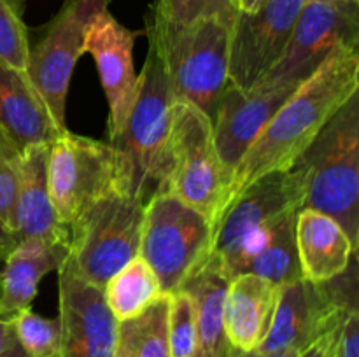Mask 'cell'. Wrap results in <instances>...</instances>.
<instances>
[{
  "mask_svg": "<svg viewBox=\"0 0 359 357\" xmlns=\"http://www.w3.org/2000/svg\"><path fill=\"white\" fill-rule=\"evenodd\" d=\"M358 90L359 49L339 48L297 88L245 150L224 189L217 223L258 178L272 172L290 170Z\"/></svg>",
  "mask_w": 359,
  "mask_h": 357,
  "instance_id": "obj_1",
  "label": "cell"
},
{
  "mask_svg": "<svg viewBox=\"0 0 359 357\" xmlns=\"http://www.w3.org/2000/svg\"><path fill=\"white\" fill-rule=\"evenodd\" d=\"M174 104L161 58L147 46L135 104L119 135L109 142L118 156L121 189L144 205L167 186Z\"/></svg>",
  "mask_w": 359,
  "mask_h": 357,
  "instance_id": "obj_2",
  "label": "cell"
},
{
  "mask_svg": "<svg viewBox=\"0 0 359 357\" xmlns=\"http://www.w3.org/2000/svg\"><path fill=\"white\" fill-rule=\"evenodd\" d=\"M146 34L163 63L174 100L195 105L212 119L228 84L230 21L172 23L149 6Z\"/></svg>",
  "mask_w": 359,
  "mask_h": 357,
  "instance_id": "obj_3",
  "label": "cell"
},
{
  "mask_svg": "<svg viewBox=\"0 0 359 357\" xmlns=\"http://www.w3.org/2000/svg\"><path fill=\"white\" fill-rule=\"evenodd\" d=\"M305 178L302 209L328 214L358 251L359 241V93L333 115L294 163Z\"/></svg>",
  "mask_w": 359,
  "mask_h": 357,
  "instance_id": "obj_4",
  "label": "cell"
},
{
  "mask_svg": "<svg viewBox=\"0 0 359 357\" xmlns=\"http://www.w3.org/2000/svg\"><path fill=\"white\" fill-rule=\"evenodd\" d=\"M144 206L114 189L74 219L67 259L81 279L104 289L114 273L139 255Z\"/></svg>",
  "mask_w": 359,
  "mask_h": 357,
  "instance_id": "obj_5",
  "label": "cell"
},
{
  "mask_svg": "<svg viewBox=\"0 0 359 357\" xmlns=\"http://www.w3.org/2000/svg\"><path fill=\"white\" fill-rule=\"evenodd\" d=\"M210 226L174 192L161 191L144 206L139 255L151 266L161 290L170 294L207 258Z\"/></svg>",
  "mask_w": 359,
  "mask_h": 357,
  "instance_id": "obj_6",
  "label": "cell"
},
{
  "mask_svg": "<svg viewBox=\"0 0 359 357\" xmlns=\"http://www.w3.org/2000/svg\"><path fill=\"white\" fill-rule=\"evenodd\" d=\"M165 191L198 210L209 223L212 238L224 195L223 168L214 146L212 119L186 102H175L172 111L170 167Z\"/></svg>",
  "mask_w": 359,
  "mask_h": 357,
  "instance_id": "obj_7",
  "label": "cell"
},
{
  "mask_svg": "<svg viewBox=\"0 0 359 357\" xmlns=\"http://www.w3.org/2000/svg\"><path fill=\"white\" fill-rule=\"evenodd\" d=\"M46 174L49 198L65 226L107 192L123 191L114 147L69 130L49 142Z\"/></svg>",
  "mask_w": 359,
  "mask_h": 357,
  "instance_id": "obj_8",
  "label": "cell"
},
{
  "mask_svg": "<svg viewBox=\"0 0 359 357\" xmlns=\"http://www.w3.org/2000/svg\"><path fill=\"white\" fill-rule=\"evenodd\" d=\"M305 202V178L298 167L272 172L249 186L223 214L210 238L209 255L231 280V268L244 248L266 227Z\"/></svg>",
  "mask_w": 359,
  "mask_h": 357,
  "instance_id": "obj_9",
  "label": "cell"
},
{
  "mask_svg": "<svg viewBox=\"0 0 359 357\" xmlns=\"http://www.w3.org/2000/svg\"><path fill=\"white\" fill-rule=\"evenodd\" d=\"M111 0H65L44 28L41 41L30 46L27 74L48 107L60 132H65V107L76 62L84 55L88 24Z\"/></svg>",
  "mask_w": 359,
  "mask_h": 357,
  "instance_id": "obj_10",
  "label": "cell"
},
{
  "mask_svg": "<svg viewBox=\"0 0 359 357\" xmlns=\"http://www.w3.org/2000/svg\"><path fill=\"white\" fill-rule=\"evenodd\" d=\"M359 46V4L305 2L286 49L255 88L304 84L333 51Z\"/></svg>",
  "mask_w": 359,
  "mask_h": 357,
  "instance_id": "obj_11",
  "label": "cell"
},
{
  "mask_svg": "<svg viewBox=\"0 0 359 357\" xmlns=\"http://www.w3.org/2000/svg\"><path fill=\"white\" fill-rule=\"evenodd\" d=\"M344 282L333 286L332 280L314 284L298 279L280 286L272 324L258 350L302 352L323 335L340 328L347 314L358 310L356 296L344 294Z\"/></svg>",
  "mask_w": 359,
  "mask_h": 357,
  "instance_id": "obj_12",
  "label": "cell"
},
{
  "mask_svg": "<svg viewBox=\"0 0 359 357\" xmlns=\"http://www.w3.org/2000/svg\"><path fill=\"white\" fill-rule=\"evenodd\" d=\"M307 0H265L255 13L235 10L228 38V83L249 91L286 49Z\"/></svg>",
  "mask_w": 359,
  "mask_h": 357,
  "instance_id": "obj_13",
  "label": "cell"
},
{
  "mask_svg": "<svg viewBox=\"0 0 359 357\" xmlns=\"http://www.w3.org/2000/svg\"><path fill=\"white\" fill-rule=\"evenodd\" d=\"M60 357H116L118 321L104 289L81 279L65 258L58 268Z\"/></svg>",
  "mask_w": 359,
  "mask_h": 357,
  "instance_id": "obj_14",
  "label": "cell"
},
{
  "mask_svg": "<svg viewBox=\"0 0 359 357\" xmlns=\"http://www.w3.org/2000/svg\"><path fill=\"white\" fill-rule=\"evenodd\" d=\"M297 88L294 84H279L242 91L226 84L212 118L214 146L223 168L224 189L245 150Z\"/></svg>",
  "mask_w": 359,
  "mask_h": 357,
  "instance_id": "obj_15",
  "label": "cell"
},
{
  "mask_svg": "<svg viewBox=\"0 0 359 357\" xmlns=\"http://www.w3.org/2000/svg\"><path fill=\"white\" fill-rule=\"evenodd\" d=\"M135 37V31L119 23L109 9L98 13L84 34V52L93 56L109 102L111 140L123 130L137 98L139 76L133 70Z\"/></svg>",
  "mask_w": 359,
  "mask_h": 357,
  "instance_id": "obj_16",
  "label": "cell"
},
{
  "mask_svg": "<svg viewBox=\"0 0 359 357\" xmlns=\"http://www.w3.org/2000/svg\"><path fill=\"white\" fill-rule=\"evenodd\" d=\"M48 146L34 144L21 149L18 163L16 196L13 210V233L18 240L42 238L69 245V226L60 223L48 191Z\"/></svg>",
  "mask_w": 359,
  "mask_h": 357,
  "instance_id": "obj_17",
  "label": "cell"
},
{
  "mask_svg": "<svg viewBox=\"0 0 359 357\" xmlns=\"http://www.w3.org/2000/svg\"><path fill=\"white\" fill-rule=\"evenodd\" d=\"M302 279L325 284L346 273L358 251L346 230L328 214L300 209L294 224Z\"/></svg>",
  "mask_w": 359,
  "mask_h": 357,
  "instance_id": "obj_18",
  "label": "cell"
},
{
  "mask_svg": "<svg viewBox=\"0 0 359 357\" xmlns=\"http://www.w3.org/2000/svg\"><path fill=\"white\" fill-rule=\"evenodd\" d=\"M280 286L252 273H241L228 284L224 331L237 352L256 350L269 332Z\"/></svg>",
  "mask_w": 359,
  "mask_h": 357,
  "instance_id": "obj_19",
  "label": "cell"
},
{
  "mask_svg": "<svg viewBox=\"0 0 359 357\" xmlns=\"http://www.w3.org/2000/svg\"><path fill=\"white\" fill-rule=\"evenodd\" d=\"M69 255V245L42 238H23L14 245L0 272V317L30 308L39 284L53 270H58Z\"/></svg>",
  "mask_w": 359,
  "mask_h": 357,
  "instance_id": "obj_20",
  "label": "cell"
},
{
  "mask_svg": "<svg viewBox=\"0 0 359 357\" xmlns=\"http://www.w3.org/2000/svg\"><path fill=\"white\" fill-rule=\"evenodd\" d=\"M230 279L221 272L212 255L186 276L179 289L186 290L195 304V357H235L237 350L224 331V298Z\"/></svg>",
  "mask_w": 359,
  "mask_h": 357,
  "instance_id": "obj_21",
  "label": "cell"
},
{
  "mask_svg": "<svg viewBox=\"0 0 359 357\" xmlns=\"http://www.w3.org/2000/svg\"><path fill=\"white\" fill-rule=\"evenodd\" d=\"M0 126L20 149L49 144L60 130L25 70L0 59Z\"/></svg>",
  "mask_w": 359,
  "mask_h": 357,
  "instance_id": "obj_22",
  "label": "cell"
},
{
  "mask_svg": "<svg viewBox=\"0 0 359 357\" xmlns=\"http://www.w3.org/2000/svg\"><path fill=\"white\" fill-rule=\"evenodd\" d=\"M297 214H286L258 234L233 265L231 279L241 273H252L279 286L302 279L294 237Z\"/></svg>",
  "mask_w": 359,
  "mask_h": 357,
  "instance_id": "obj_23",
  "label": "cell"
},
{
  "mask_svg": "<svg viewBox=\"0 0 359 357\" xmlns=\"http://www.w3.org/2000/svg\"><path fill=\"white\" fill-rule=\"evenodd\" d=\"M163 294L156 275L140 255L114 273L104 287L105 303L118 322L140 315Z\"/></svg>",
  "mask_w": 359,
  "mask_h": 357,
  "instance_id": "obj_24",
  "label": "cell"
},
{
  "mask_svg": "<svg viewBox=\"0 0 359 357\" xmlns=\"http://www.w3.org/2000/svg\"><path fill=\"white\" fill-rule=\"evenodd\" d=\"M119 357H170L168 294L130 321L118 322Z\"/></svg>",
  "mask_w": 359,
  "mask_h": 357,
  "instance_id": "obj_25",
  "label": "cell"
},
{
  "mask_svg": "<svg viewBox=\"0 0 359 357\" xmlns=\"http://www.w3.org/2000/svg\"><path fill=\"white\" fill-rule=\"evenodd\" d=\"M7 321L27 357H60L58 318H46L32 308H25Z\"/></svg>",
  "mask_w": 359,
  "mask_h": 357,
  "instance_id": "obj_26",
  "label": "cell"
},
{
  "mask_svg": "<svg viewBox=\"0 0 359 357\" xmlns=\"http://www.w3.org/2000/svg\"><path fill=\"white\" fill-rule=\"evenodd\" d=\"M30 35L25 23V0H0V59L27 72Z\"/></svg>",
  "mask_w": 359,
  "mask_h": 357,
  "instance_id": "obj_27",
  "label": "cell"
},
{
  "mask_svg": "<svg viewBox=\"0 0 359 357\" xmlns=\"http://www.w3.org/2000/svg\"><path fill=\"white\" fill-rule=\"evenodd\" d=\"M168 345L170 357H195V304L182 289L168 294Z\"/></svg>",
  "mask_w": 359,
  "mask_h": 357,
  "instance_id": "obj_28",
  "label": "cell"
},
{
  "mask_svg": "<svg viewBox=\"0 0 359 357\" xmlns=\"http://www.w3.org/2000/svg\"><path fill=\"white\" fill-rule=\"evenodd\" d=\"M154 10L172 23H193L198 20H233L235 7L231 0H154Z\"/></svg>",
  "mask_w": 359,
  "mask_h": 357,
  "instance_id": "obj_29",
  "label": "cell"
},
{
  "mask_svg": "<svg viewBox=\"0 0 359 357\" xmlns=\"http://www.w3.org/2000/svg\"><path fill=\"white\" fill-rule=\"evenodd\" d=\"M21 149L0 126V220L13 231L14 196Z\"/></svg>",
  "mask_w": 359,
  "mask_h": 357,
  "instance_id": "obj_30",
  "label": "cell"
},
{
  "mask_svg": "<svg viewBox=\"0 0 359 357\" xmlns=\"http://www.w3.org/2000/svg\"><path fill=\"white\" fill-rule=\"evenodd\" d=\"M337 357H359V314L353 310L344 318L337 343Z\"/></svg>",
  "mask_w": 359,
  "mask_h": 357,
  "instance_id": "obj_31",
  "label": "cell"
},
{
  "mask_svg": "<svg viewBox=\"0 0 359 357\" xmlns=\"http://www.w3.org/2000/svg\"><path fill=\"white\" fill-rule=\"evenodd\" d=\"M340 328H342V326H340ZM340 328L323 335L321 338L316 340L312 345H309L307 349L302 350L298 357H337V343H339Z\"/></svg>",
  "mask_w": 359,
  "mask_h": 357,
  "instance_id": "obj_32",
  "label": "cell"
},
{
  "mask_svg": "<svg viewBox=\"0 0 359 357\" xmlns=\"http://www.w3.org/2000/svg\"><path fill=\"white\" fill-rule=\"evenodd\" d=\"M18 241L20 240L14 237L13 231L0 220V265H4L6 258L9 255V252L13 251Z\"/></svg>",
  "mask_w": 359,
  "mask_h": 357,
  "instance_id": "obj_33",
  "label": "cell"
},
{
  "mask_svg": "<svg viewBox=\"0 0 359 357\" xmlns=\"http://www.w3.org/2000/svg\"><path fill=\"white\" fill-rule=\"evenodd\" d=\"M16 343V336H14L9 321L0 317V356L6 354L9 349H13Z\"/></svg>",
  "mask_w": 359,
  "mask_h": 357,
  "instance_id": "obj_34",
  "label": "cell"
},
{
  "mask_svg": "<svg viewBox=\"0 0 359 357\" xmlns=\"http://www.w3.org/2000/svg\"><path fill=\"white\" fill-rule=\"evenodd\" d=\"M300 352L294 350H283V352H263V350H249V352H237L235 357H298Z\"/></svg>",
  "mask_w": 359,
  "mask_h": 357,
  "instance_id": "obj_35",
  "label": "cell"
},
{
  "mask_svg": "<svg viewBox=\"0 0 359 357\" xmlns=\"http://www.w3.org/2000/svg\"><path fill=\"white\" fill-rule=\"evenodd\" d=\"M233 2L235 10H242V13H255L256 9L263 6L265 0H231Z\"/></svg>",
  "mask_w": 359,
  "mask_h": 357,
  "instance_id": "obj_36",
  "label": "cell"
},
{
  "mask_svg": "<svg viewBox=\"0 0 359 357\" xmlns=\"http://www.w3.org/2000/svg\"><path fill=\"white\" fill-rule=\"evenodd\" d=\"M0 357H27V354H25L23 349H21V346L16 343L13 349H9L6 354H2Z\"/></svg>",
  "mask_w": 359,
  "mask_h": 357,
  "instance_id": "obj_37",
  "label": "cell"
},
{
  "mask_svg": "<svg viewBox=\"0 0 359 357\" xmlns=\"http://www.w3.org/2000/svg\"><path fill=\"white\" fill-rule=\"evenodd\" d=\"M307 2H356L359 4V0H307Z\"/></svg>",
  "mask_w": 359,
  "mask_h": 357,
  "instance_id": "obj_38",
  "label": "cell"
},
{
  "mask_svg": "<svg viewBox=\"0 0 359 357\" xmlns=\"http://www.w3.org/2000/svg\"><path fill=\"white\" fill-rule=\"evenodd\" d=\"M116 357H119V356H118V354H116Z\"/></svg>",
  "mask_w": 359,
  "mask_h": 357,
  "instance_id": "obj_39",
  "label": "cell"
}]
</instances>
